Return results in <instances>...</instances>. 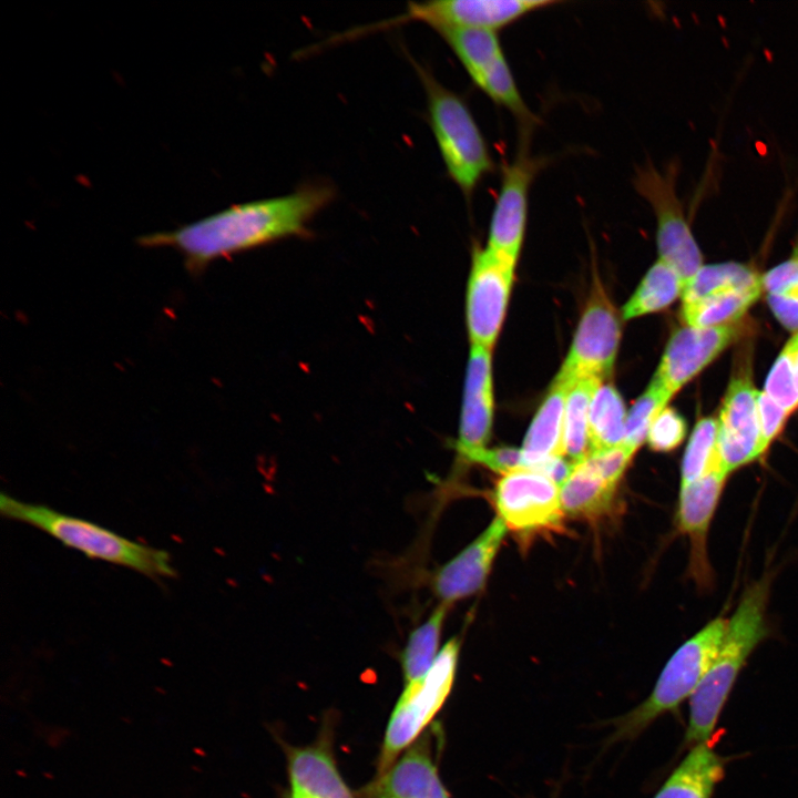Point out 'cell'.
<instances>
[{
    "instance_id": "obj_1",
    "label": "cell",
    "mask_w": 798,
    "mask_h": 798,
    "mask_svg": "<svg viewBox=\"0 0 798 798\" xmlns=\"http://www.w3.org/2000/svg\"><path fill=\"white\" fill-rule=\"evenodd\" d=\"M335 195L328 182H308L288 194L235 204L175 229L142 235L136 242L177 250L188 273L200 275L217 259L309 235V224Z\"/></svg>"
},
{
    "instance_id": "obj_2",
    "label": "cell",
    "mask_w": 798,
    "mask_h": 798,
    "mask_svg": "<svg viewBox=\"0 0 798 798\" xmlns=\"http://www.w3.org/2000/svg\"><path fill=\"white\" fill-rule=\"evenodd\" d=\"M769 592L770 576L764 575L743 593L717 654L689 698L684 748L709 743L738 675L754 649L768 636Z\"/></svg>"
},
{
    "instance_id": "obj_3",
    "label": "cell",
    "mask_w": 798,
    "mask_h": 798,
    "mask_svg": "<svg viewBox=\"0 0 798 798\" xmlns=\"http://www.w3.org/2000/svg\"><path fill=\"white\" fill-rule=\"evenodd\" d=\"M0 512L10 520L45 532L89 559L124 566L153 579L175 575L166 551L132 541L82 518L43 504L24 502L4 493L0 498Z\"/></svg>"
},
{
    "instance_id": "obj_4",
    "label": "cell",
    "mask_w": 798,
    "mask_h": 798,
    "mask_svg": "<svg viewBox=\"0 0 798 798\" xmlns=\"http://www.w3.org/2000/svg\"><path fill=\"white\" fill-rule=\"evenodd\" d=\"M427 101L428 121L446 171L470 200L494 163L467 102L442 84L427 66L411 59Z\"/></svg>"
},
{
    "instance_id": "obj_5",
    "label": "cell",
    "mask_w": 798,
    "mask_h": 798,
    "mask_svg": "<svg viewBox=\"0 0 798 798\" xmlns=\"http://www.w3.org/2000/svg\"><path fill=\"white\" fill-rule=\"evenodd\" d=\"M727 624L728 620L719 615L677 648L649 696L616 720L613 741L635 738L662 715L674 713L692 697L719 649Z\"/></svg>"
},
{
    "instance_id": "obj_6",
    "label": "cell",
    "mask_w": 798,
    "mask_h": 798,
    "mask_svg": "<svg viewBox=\"0 0 798 798\" xmlns=\"http://www.w3.org/2000/svg\"><path fill=\"white\" fill-rule=\"evenodd\" d=\"M676 182L675 164L665 170L646 162L635 170L633 177L636 192L655 215L659 259L679 275L685 287L703 266V255L692 233Z\"/></svg>"
},
{
    "instance_id": "obj_7",
    "label": "cell",
    "mask_w": 798,
    "mask_h": 798,
    "mask_svg": "<svg viewBox=\"0 0 798 798\" xmlns=\"http://www.w3.org/2000/svg\"><path fill=\"white\" fill-rule=\"evenodd\" d=\"M460 652V640H449L440 649L430 671L405 685L390 715L379 760L380 774L412 745L450 694Z\"/></svg>"
},
{
    "instance_id": "obj_8",
    "label": "cell",
    "mask_w": 798,
    "mask_h": 798,
    "mask_svg": "<svg viewBox=\"0 0 798 798\" xmlns=\"http://www.w3.org/2000/svg\"><path fill=\"white\" fill-rule=\"evenodd\" d=\"M474 85L494 104L505 109L531 133L538 117L525 103L495 32L453 30L439 33Z\"/></svg>"
},
{
    "instance_id": "obj_9",
    "label": "cell",
    "mask_w": 798,
    "mask_h": 798,
    "mask_svg": "<svg viewBox=\"0 0 798 798\" xmlns=\"http://www.w3.org/2000/svg\"><path fill=\"white\" fill-rule=\"evenodd\" d=\"M554 0H437L410 2L398 17L366 27L360 32L422 22L438 33L453 30L498 32L521 18L559 4Z\"/></svg>"
},
{
    "instance_id": "obj_10",
    "label": "cell",
    "mask_w": 798,
    "mask_h": 798,
    "mask_svg": "<svg viewBox=\"0 0 798 798\" xmlns=\"http://www.w3.org/2000/svg\"><path fill=\"white\" fill-rule=\"evenodd\" d=\"M493 500L498 518L522 536L557 531L563 524L560 485L539 470L521 467L502 474Z\"/></svg>"
},
{
    "instance_id": "obj_11",
    "label": "cell",
    "mask_w": 798,
    "mask_h": 798,
    "mask_svg": "<svg viewBox=\"0 0 798 798\" xmlns=\"http://www.w3.org/2000/svg\"><path fill=\"white\" fill-rule=\"evenodd\" d=\"M620 315L595 274L567 356L557 374L573 381L603 380L612 371L621 340Z\"/></svg>"
},
{
    "instance_id": "obj_12",
    "label": "cell",
    "mask_w": 798,
    "mask_h": 798,
    "mask_svg": "<svg viewBox=\"0 0 798 798\" xmlns=\"http://www.w3.org/2000/svg\"><path fill=\"white\" fill-rule=\"evenodd\" d=\"M516 262L490 249L475 248L466 297L471 346L491 350L501 330Z\"/></svg>"
},
{
    "instance_id": "obj_13",
    "label": "cell",
    "mask_w": 798,
    "mask_h": 798,
    "mask_svg": "<svg viewBox=\"0 0 798 798\" xmlns=\"http://www.w3.org/2000/svg\"><path fill=\"white\" fill-rule=\"evenodd\" d=\"M514 158L503 165L500 188L492 211L488 247L518 260L526 226L529 195L545 160L529 151V133H521Z\"/></svg>"
},
{
    "instance_id": "obj_14",
    "label": "cell",
    "mask_w": 798,
    "mask_h": 798,
    "mask_svg": "<svg viewBox=\"0 0 798 798\" xmlns=\"http://www.w3.org/2000/svg\"><path fill=\"white\" fill-rule=\"evenodd\" d=\"M757 395L750 366H744L730 379L717 419V450L726 473L763 456Z\"/></svg>"
},
{
    "instance_id": "obj_15",
    "label": "cell",
    "mask_w": 798,
    "mask_h": 798,
    "mask_svg": "<svg viewBox=\"0 0 798 798\" xmlns=\"http://www.w3.org/2000/svg\"><path fill=\"white\" fill-rule=\"evenodd\" d=\"M744 328L739 323L705 328L684 325L671 336L653 379L675 395L735 342Z\"/></svg>"
},
{
    "instance_id": "obj_16",
    "label": "cell",
    "mask_w": 798,
    "mask_h": 798,
    "mask_svg": "<svg viewBox=\"0 0 798 798\" xmlns=\"http://www.w3.org/2000/svg\"><path fill=\"white\" fill-rule=\"evenodd\" d=\"M727 475L722 468H717L679 491L676 525L689 539L688 570L700 590L709 589L713 583L707 536Z\"/></svg>"
},
{
    "instance_id": "obj_17",
    "label": "cell",
    "mask_w": 798,
    "mask_h": 798,
    "mask_svg": "<svg viewBox=\"0 0 798 798\" xmlns=\"http://www.w3.org/2000/svg\"><path fill=\"white\" fill-rule=\"evenodd\" d=\"M505 533V524L497 516L475 540L434 571L430 585L440 603L451 605L481 591Z\"/></svg>"
},
{
    "instance_id": "obj_18",
    "label": "cell",
    "mask_w": 798,
    "mask_h": 798,
    "mask_svg": "<svg viewBox=\"0 0 798 798\" xmlns=\"http://www.w3.org/2000/svg\"><path fill=\"white\" fill-rule=\"evenodd\" d=\"M491 350L471 346L467 365L460 427L454 444L460 458L487 448L493 420Z\"/></svg>"
},
{
    "instance_id": "obj_19",
    "label": "cell",
    "mask_w": 798,
    "mask_h": 798,
    "mask_svg": "<svg viewBox=\"0 0 798 798\" xmlns=\"http://www.w3.org/2000/svg\"><path fill=\"white\" fill-rule=\"evenodd\" d=\"M572 381L556 375L550 391L532 420L521 448L523 467L539 469L565 456L564 411Z\"/></svg>"
},
{
    "instance_id": "obj_20",
    "label": "cell",
    "mask_w": 798,
    "mask_h": 798,
    "mask_svg": "<svg viewBox=\"0 0 798 798\" xmlns=\"http://www.w3.org/2000/svg\"><path fill=\"white\" fill-rule=\"evenodd\" d=\"M374 798H450L426 745H411L372 788Z\"/></svg>"
},
{
    "instance_id": "obj_21",
    "label": "cell",
    "mask_w": 798,
    "mask_h": 798,
    "mask_svg": "<svg viewBox=\"0 0 798 798\" xmlns=\"http://www.w3.org/2000/svg\"><path fill=\"white\" fill-rule=\"evenodd\" d=\"M732 758L716 753L709 743L692 746L653 798H713Z\"/></svg>"
},
{
    "instance_id": "obj_22",
    "label": "cell",
    "mask_w": 798,
    "mask_h": 798,
    "mask_svg": "<svg viewBox=\"0 0 798 798\" xmlns=\"http://www.w3.org/2000/svg\"><path fill=\"white\" fill-rule=\"evenodd\" d=\"M616 489L617 485L606 481L587 458L576 462L560 484L564 513L596 522L613 511Z\"/></svg>"
},
{
    "instance_id": "obj_23",
    "label": "cell",
    "mask_w": 798,
    "mask_h": 798,
    "mask_svg": "<svg viewBox=\"0 0 798 798\" xmlns=\"http://www.w3.org/2000/svg\"><path fill=\"white\" fill-rule=\"evenodd\" d=\"M291 796L355 798L330 754L320 747L294 748L288 754Z\"/></svg>"
},
{
    "instance_id": "obj_24",
    "label": "cell",
    "mask_w": 798,
    "mask_h": 798,
    "mask_svg": "<svg viewBox=\"0 0 798 798\" xmlns=\"http://www.w3.org/2000/svg\"><path fill=\"white\" fill-rule=\"evenodd\" d=\"M763 283L708 295L693 303L682 304L684 325L705 328L737 323L763 293Z\"/></svg>"
},
{
    "instance_id": "obj_25",
    "label": "cell",
    "mask_w": 798,
    "mask_h": 798,
    "mask_svg": "<svg viewBox=\"0 0 798 798\" xmlns=\"http://www.w3.org/2000/svg\"><path fill=\"white\" fill-rule=\"evenodd\" d=\"M601 383L596 378H580L570 386L564 411V451L572 463L586 459L592 451L590 406Z\"/></svg>"
},
{
    "instance_id": "obj_26",
    "label": "cell",
    "mask_w": 798,
    "mask_h": 798,
    "mask_svg": "<svg viewBox=\"0 0 798 798\" xmlns=\"http://www.w3.org/2000/svg\"><path fill=\"white\" fill-rule=\"evenodd\" d=\"M450 606L439 603L428 618L410 632L399 657L405 685L423 677L432 667Z\"/></svg>"
},
{
    "instance_id": "obj_27",
    "label": "cell",
    "mask_w": 798,
    "mask_h": 798,
    "mask_svg": "<svg viewBox=\"0 0 798 798\" xmlns=\"http://www.w3.org/2000/svg\"><path fill=\"white\" fill-rule=\"evenodd\" d=\"M684 290V282L666 263L658 259L624 305L622 316L633 319L667 308Z\"/></svg>"
},
{
    "instance_id": "obj_28",
    "label": "cell",
    "mask_w": 798,
    "mask_h": 798,
    "mask_svg": "<svg viewBox=\"0 0 798 798\" xmlns=\"http://www.w3.org/2000/svg\"><path fill=\"white\" fill-rule=\"evenodd\" d=\"M626 418L625 405L616 388L601 383L590 406L591 452L624 443Z\"/></svg>"
},
{
    "instance_id": "obj_29",
    "label": "cell",
    "mask_w": 798,
    "mask_h": 798,
    "mask_svg": "<svg viewBox=\"0 0 798 798\" xmlns=\"http://www.w3.org/2000/svg\"><path fill=\"white\" fill-rule=\"evenodd\" d=\"M760 283L761 276L745 264L728 262L705 265L685 285L682 299L683 304L693 303L718 291Z\"/></svg>"
},
{
    "instance_id": "obj_30",
    "label": "cell",
    "mask_w": 798,
    "mask_h": 798,
    "mask_svg": "<svg viewBox=\"0 0 798 798\" xmlns=\"http://www.w3.org/2000/svg\"><path fill=\"white\" fill-rule=\"evenodd\" d=\"M717 440L718 420L709 417L698 420L682 460L681 488L698 481L717 468H722Z\"/></svg>"
},
{
    "instance_id": "obj_31",
    "label": "cell",
    "mask_w": 798,
    "mask_h": 798,
    "mask_svg": "<svg viewBox=\"0 0 798 798\" xmlns=\"http://www.w3.org/2000/svg\"><path fill=\"white\" fill-rule=\"evenodd\" d=\"M764 391L789 413L798 407V332L774 362Z\"/></svg>"
},
{
    "instance_id": "obj_32",
    "label": "cell",
    "mask_w": 798,
    "mask_h": 798,
    "mask_svg": "<svg viewBox=\"0 0 798 798\" xmlns=\"http://www.w3.org/2000/svg\"><path fill=\"white\" fill-rule=\"evenodd\" d=\"M671 398L672 395L653 379L627 413L624 444L636 451L646 440L654 419Z\"/></svg>"
},
{
    "instance_id": "obj_33",
    "label": "cell",
    "mask_w": 798,
    "mask_h": 798,
    "mask_svg": "<svg viewBox=\"0 0 798 798\" xmlns=\"http://www.w3.org/2000/svg\"><path fill=\"white\" fill-rule=\"evenodd\" d=\"M685 419L673 408L665 407L654 419L646 441L655 452H671L686 434Z\"/></svg>"
},
{
    "instance_id": "obj_34",
    "label": "cell",
    "mask_w": 798,
    "mask_h": 798,
    "mask_svg": "<svg viewBox=\"0 0 798 798\" xmlns=\"http://www.w3.org/2000/svg\"><path fill=\"white\" fill-rule=\"evenodd\" d=\"M635 452L622 443L613 448L593 451L587 459L606 481L617 485Z\"/></svg>"
},
{
    "instance_id": "obj_35",
    "label": "cell",
    "mask_w": 798,
    "mask_h": 798,
    "mask_svg": "<svg viewBox=\"0 0 798 798\" xmlns=\"http://www.w3.org/2000/svg\"><path fill=\"white\" fill-rule=\"evenodd\" d=\"M758 420L760 428L761 451H767L770 443L781 431L789 415L765 391L757 395Z\"/></svg>"
},
{
    "instance_id": "obj_36",
    "label": "cell",
    "mask_w": 798,
    "mask_h": 798,
    "mask_svg": "<svg viewBox=\"0 0 798 798\" xmlns=\"http://www.w3.org/2000/svg\"><path fill=\"white\" fill-rule=\"evenodd\" d=\"M466 461L481 464L501 474L523 467L521 449L512 447L484 448L473 452Z\"/></svg>"
},
{
    "instance_id": "obj_37",
    "label": "cell",
    "mask_w": 798,
    "mask_h": 798,
    "mask_svg": "<svg viewBox=\"0 0 798 798\" xmlns=\"http://www.w3.org/2000/svg\"><path fill=\"white\" fill-rule=\"evenodd\" d=\"M763 288L767 294L798 287V246L792 255L761 276Z\"/></svg>"
},
{
    "instance_id": "obj_38",
    "label": "cell",
    "mask_w": 798,
    "mask_h": 798,
    "mask_svg": "<svg viewBox=\"0 0 798 798\" xmlns=\"http://www.w3.org/2000/svg\"><path fill=\"white\" fill-rule=\"evenodd\" d=\"M767 301L786 329L798 331V294H767Z\"/></svg>"
},
{
    "instance_id": "obj_39",
    "label": "cell",
    "mask_w": 798,
    "mask_h": 798,
    "mask_svg": "<svg viewBox=\"0 0 798 798\" xmlns=\"http://www.w3.org/2000/svg\"><path fill=\"white\" fill-rule=\"evenodd\" d=\"M291 798H303V797H296V796H291Z\"/></svg>"
}]
</instances>
